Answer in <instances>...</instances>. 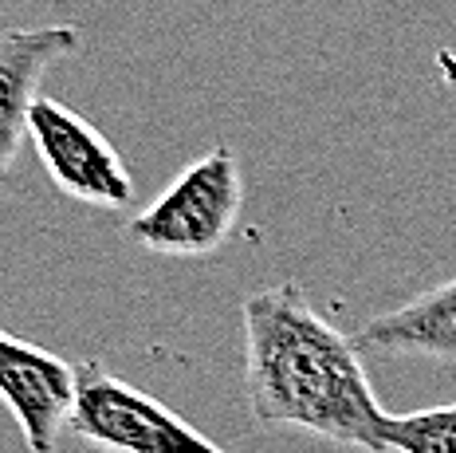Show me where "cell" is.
<instances>
[{
	"mask_svg": "<svg viewBox=\"0 0 456 453\" xmlns=\"http://www.w3.org/2000/svg\"><path fill=\"white\" fill-rule=\"evenodd\" d=\"M244 316L248 410L268 430H303L362 453L386 449L389 414L378 406L362 351L319 316L299 284L252 292Z\"/></svg>",
	"mask_w": 456,
	"mask_h": 453,
	"instance_id": "6da1fadb",
	"label": "cell"
},
{
	"mask_svg": "<svg viewBox=\"0 0 456 453\" xmlns=\"http://www.w3.org/2000/svg\"><path fill=\"white\" fill-rule=\"evenodd\" d=\"M240 205L244 182L236 154L213 146L126 225V237L161 257H208L232 237Z\"/></svg>",
	"mask_w": 456,
	"mask_h": 453,
	"instance_id": "7a4b0ae2",
	"label": "cell"
},
{
	"mask_svg": "<svg viewBox=\"0 0 456 453\" xmlns=\"http://www.w3.org/2000/svg\"><path fill=\"white\" fill-rule=\"evenodd\" d=\"M68 430L99 453H224L154 394L114 379L102 363L75 367Z\"/></svg>",
	"mask_w": 456,
	"mask_h": 453,
	"instance_id": "3957f363",
	"label": "cell"
},
{
	"mask_svg": "<svg viewBox=\"0 0 456 453\" xmlns=\"http://www.w3.org/2000/svg\"><path fill=\"white\" fill-rule=\"evenodd\" d=\"M28 143L40 158L47 182L71 202L94 205V210H122L134 202V182L118 150L94 122L63 107L60 99L40 95L32 103Z\"/></svg>",
	"mask_w": 456,
	"mask_h": 453,
	"instance_id": "277c9868",
	"label": "cell"
},
{
	"mask_svg": "<svg viewBox=\"0 0 456 453\" xmlns=\"http://www.w3.org/2000/svg\"><path fill=\"white\" fill-rule=\"evenodd\" d=\"M75 399V367L0 327V402L32 453H55Z\"/></svg>",
	"mask_w": 456,
	"mask_h": 453,
	"instance_id": "5b68a950",
	"label": "cell"
},
{
	"mask_svg": "<svg viewBox=\"0 0 456 453\" xmlns=\"http://www.w3.org/2000/svg\"><path fill=\"white\" fill-rule=\"evenodd\" d=\"M79 48L75 24L0 28V177L28 143V115L40 99V79Z\"/></svg>",
	"mask_w": 456,
	"mask_h": 453,
	"instance_id": "8992f818",
	"label": "cell"
},
{
	"mask_svg": "<svg viewBox=\"0 0 456 453\" xmlns=\"http://www.w3.org/2000/svg\"><path fill=\"white\" fill-rule=\"evenodd\" d=\"M358 351L370 355H413L436 358V363H456V276L436 284L410 304L374 316L358 332Z\"/></svg>",
	"mask_w": 456,
	"mask_h": 453,
	"instance_id": "52a82bcc",
	"label": "cell"
},
{
	"mask_svg": "<svg viewBox=\"0 0 456 453\" xmlns=\"http://www.w3.org/2000/svg\"><path fill=\"white\" fill-rule=\"evenodd\" d=\"M389 453H456V402L417 414H389L386 422Z\"/></svg>",
	"mask_w": 456,
	"mask_h": 453,
	"instance_id": "ba28073f",
	"label": "cell"
}]
</instances>
